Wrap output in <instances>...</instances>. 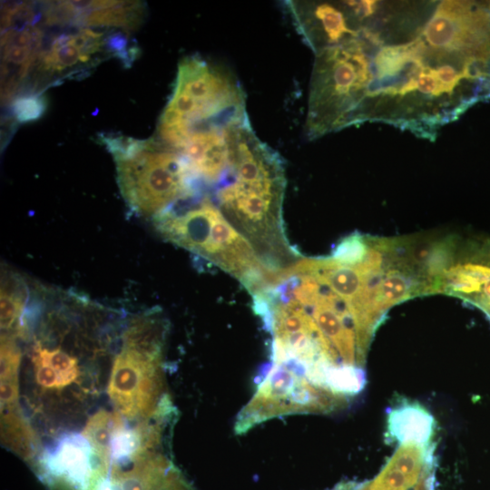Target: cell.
Wrapping results in <instances>:
<instances>
[{"mask_svg": "<svg viewBox=\"0 0 490 490\" xmlns=\"http://www.w3.org/2000/svg\"><path fill=\"white\" fill-rule=\"evenodd\" d=\"M286 183L282 158L260 140L249 122L235 130L229 165L206 191L224 220L250 243L272 276L302 257L285 232Z\"/></svg>", "mask_w": 490, "mask_h": 490, "instance_id": "6da1fadb", "label": "cell"}, {"mask_svg": "<svg viewBox=\"0 0 490 490\" xmlns=\"http://www.w3.org/2000/svg\"><path fill=\"white\" fill-rule=\"evenodd\" d=\"M248 122L238 79L228 69L191 55L179 63L157 133L161 142L178 151L193 132L228 131Z\"/></svg>", "mask_w": 490, "mask_h": 490, "instance_id": "7a4b0ae2", "label": "cell"}, {"mask_svg": "<svg viewBox=\"0 0 490 490\" xmlns=\"http://www.w3.org/2000/svg\"><path fill=\"white\" fill-rule=\"evenodd\" d=\"M152 220L164 239L229 273L250 296L273 278L204 191L175 202Z\"/></svg>", "mask_w": 490, "mask_h": 490, "instance_id": "3957f363", "label": "cell"}, {"mask_svg": "<svg viewBox=\"0 0 490 490\" xmlns=\"http://www.w3.org/2000/svg\"><path fill=\"white\" fill-rule=\"evenodd\" d=\"M122 196L138 215L154 218L202 188L183 156L160 141L105 137Z\"/></svg>", "mask_w": 490, "mask_h": 490, "instance_id": "277c9868", "label": "cell"}, {"mask_svg": "<svg viewBox=\"0 0 490 490\" xmlns=\"http://www.w3.org/2000/svg\"><path fill=\"white\" fill-rule=\"evenodd\" d=\"M162 335L146 329L127 333L124 347L114 359L108 386L119 414L147 416L162 409L161 369Z\"/></svg>", "mask_w": 490, "mask_h": 490, "instance_id": "5b68a950", "label": "cell"}, {"mask_svg": "<svg viewBox=\"0 0 490 490\" xmlns=\"http://www.w3.org/2000/svg\"><path fill=\"white\" fill-rule=\"evenodd\" d=\"M299 34L317 54L355 39L364 27L362 1H289Z\"/></svg>", "mask_w": 490, "mask_h": 490, "instance_id": "8992f818", "label": "cell"}, {"mask_svg": "<svg viewBox=\"0 0 490 490\" xmlns=\"http://www.w3.org/2000/svg\"><path fill=\"white\" fill-rule=\"evenodd\" d=\"M43 33L35 23L14 24L1 34V98L12 102L41 52Z\"/></svg>", "mask_w": 490, "mask_h": 490, "instance_id": "52a82bcc", "label": "cell"}, {"mask_svg": "<svg viewBox=\"0 0 490 490\" xmlns=\"http://www.w3.org/2000/svg\"><path fill=\"white\" fill-rule=\"evenodd\" d=\"M112 51L111 38L89 28H83L71 34L56 36L46 49L41 50L37 58V71L41 76H60L63 74L76 73L82 65L97 59L94 55Z\"/></svg>", "mask_w": 490, "mask_h": 490, "instance_id": "ba28073f", "label": "cell"}, {"mask_svg": "<svg viewBox=\"0 0 490 490\" xmlns=\"http://www.w3.org/2000/svg\"><path fill=\"white\" fill-rule=\"evenodd\" d=\"M92 451L84 437H66L49 456L46 461L47 469L54 477L68 485L85 490L93 469Z\"/></svg>", "mask_w": 490, "mask_h": 490, "instance_id": "9c48e42d", "label": "cell"}, {"mask_svg": "<svg viewBox=\"0 0 490 490\" xmlns=\"http://www.w3.org/2000/svg\"><path fill=\"white\" fill-rule=\"evenodd\" d=\"M74 24L84 26H117L132 30L143 17V5L136 1H79Z\"/></svg>", "mask_w": 490, "mask_h": 490, "instance_id": "30bf717a", "label": "cell"}, {"mask_svg": "<svg viewBox=\"0 0 490 490\" xmlns=\"http://www.w3.org/2000/svg\"><path fill=\"white\" fill-rule=\"evenodd\" d=\"M122 427L124 424L119 413L101 410L89 419L83 436L91 446L99 462L108 461L113 442Z\"/></svg>", "mask_w": 490, "mask_h": 490, "instance_id": "8fae6325", "label": "cell"}, {"mask_svg": "<svg viewBox=\"0 0 490 490\" xmlns=\"http://www.w3.org/2000/svg\"><path fill=\"white\" fill-rule=\"evenodd\" d=\"M26 296L25 285L22 279L13 276L2 279L0 299L2 331H19Z\"/></svg>", "mask_w": 490, "mask_h": 490, "instance_id": "7c38bea8", "label": "cell"}, {"mask_svg": "<svg viewBox=\"0 0 490 490\" xmlns=\"http://www.w3.org/2000/svg\"><path fill=\"white\" fill-rule=\"evenodd\" d=\"M42 358L56 373L59 387L76 380L79 375L77 361L60 348L49 349L38 346L34 352Z\"/></svg>", "mask_w": 490, "mask_h": 490, "instance_id": "4fadbf2b", "label": "cell"}, {"mask_svg": "<svg viewBox=\"0 0 490 490\" xmlns=\"http://www.w3.org/2000/svg\"><path fill=\"white\" fill-rule=\"evenodd\" d=\"M45 108V99L39 93H24L12 101L13 114L20 122L39 119Z\"/></svg>", "mask_w": 490, "mask_h": 490, "instance_id": "5bb4252c", "label": "cell"}, {"mask_svg": "<svg viewBox=\"0 0 490 490\" xmlns=\"http://www.w3.org/2000/svg\"><path fill=\"white\" fill-rule=\"evenodd\" d=\"M20 352L10 336L1 337V382L17 381Z\"/></svg>", "mask_w": 490, "mask_h": 490, "instance_id": "9a60e30c", "label": "cell"}, {"mask_svg": "<svg viewBox=\"0 0 490 490\" xmlns=\"http://www.w3.org/2000/svg\"><path fill=\"white\" fill-rule=\"evenodd\" d=\"M1 401L5 405L14 403L18 397V382L5 381L1 382Z\"/></svg>", "mask_w": 490, "mask_h": 490, "instance_id": "2e32d148", "label": "cell"}]
</instances>
